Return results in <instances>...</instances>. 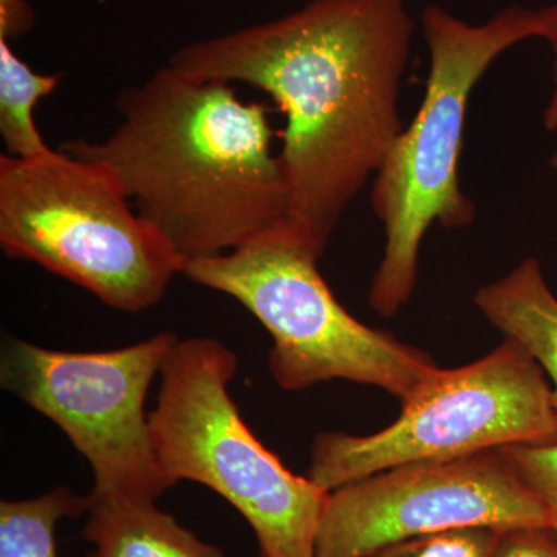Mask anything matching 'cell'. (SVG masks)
Instances as JSON below:
<instances>
[{
    "label": "cell",
    "mask_w": 557,
    "mask_h": 557,
    "mask_svg": "<svg viewBox=\"0 0 557 557\" xmlns=\"http://www.w3.org/2000/svg\"><path fill=\"white\" fill-rule=\"evenodd\" d=\"M498 450L528 490L544 504L549 525L557 530V438L520 443Z\"/></svg>",
    "instance_id": "15"
},
{
    "label": "cell",
    "mask_w": 557,
    "mask_h": 557,
    "mask_svg": "<svg viewBox=\"0 0 557 557\" xmlns=\"http://www.w3.org/2000/svg\"><path fill=\"white\" fill-rule=\"evenodd\" d=\"M483 317L525 348L552 386L557 416V296L548 287L536 258H527L504 277L483 285L475 295Z\"/></svg>",
    "instance_id": "10"
},
{
    "label": "cell",
    "mask_w": 557,
    "mask_h": 557,
    "mask_svg": "<svg viewBox=\"0 0 557 557\" xmlns=\"http://www.w3.org/2000/svg\"><path fill=\"white\" fill-rule=\"evenodd\" d=\"M552 166L553 168H556L557 170V150L555 153H553V157H552Z\"/></svg>",
    "instance_id": "19"
},
{
    "label": "cell",
    "mask_w": 557,
    "mask_h": 557,
    "mask_svg": "<svg viewBox=\"0 0 557 557\" xmlns=\"http://www.w3.org/2000/svg\"><path fill=\"white\" fill-rule=\"evenodd\" d=\"M493 557H557V530L552 525L498 530Z\"/></svg>",
    "instance_id": "16"
},
{
    "label": "cell",
    "mask_w": 557,
    "mask_h": 557,
    "mask_svg": "<svg viewBox=\"0 0 557 557\" xmlns=\"http://www.w3.org/2000/svg\"><path fill=\"white\" fill-rule=\"evenodd\" d=\"M177 336L171 332L104 351L53 350L13 341L2 387L64 432L89 461L90 496L157 500L174 486L161 468L145 403Z\"/></svg>",
    "instance_id": "8"
},
{
    "label": "cell",
    "mask_w": 557,
    "mask_h": 557,
    "mask_svg": "<svg viewBox=\"0 0 557 557\" xmlns=\"http://www.w3.org/2000/svg\"><path fill=\"white\" fill-rule=\"evenodd\" d=\"M0 247L131 313L159 304L186 267L106 164L64 149L0 157Z\"/></svg>",
    "instance_id": "5"
},
{
    "label": "cell",
    "mask_w": 557,
    "mask_h": 557,
    "mask_svg": "<svg viewBox=\"0 0 557 557\" xmlns=\"http://www.w3.org/2000/svg\"><path fill=\"white\" fill-rule=\"evenodd\" d=\"M83 537L90 557H226L188 528L180 525L156 500L95 497L89 494Z\"/></svg>",
    "instance_id": "11"
},
{
    "label": "cell",
    "mask_w": 557,
    "mask_h": 557,
    "mask_svg": "<svg viewBox=\"0 0 557 557\" xmlns=\"http://www.w3.org/2000/svg\"><path fill=\"white\" fill-rule=\"evenodd\" d=\"M421 32L429 51L423 101L388 149L370 190L386 244L369 304L383 317H394L412 298L428 230L434 223L453 230L474 222L478 208L458 180L469 98L502 54L523 40L541 39V22L537 10L511 5L483 24H469L429 3Z\"/></svg>",
    "instance_id": "3"
},
{
    "label": "cell",
    "mask_w": 557,
    "mask_h": 557,
    "mask_svg": "<svg viewBox=\"0 0 557 557\" xmlns=\"http://www.w3.org/2000/svg\"><path fill=\"white\" fill-rule=\"evenodd\" d=\"M237 357L214 338L178 339L149 413L153 448L171 482L200 483L244 516L260 557H317L330 491L293 474L259 442L230 394Z\"/></svg>",
    "instance_id": "6"
},
{
    "label": "cell",
    "mask_w": 557,
    "mask_h": 557,
    "mask_svg": "<svg viewBox=\"0 0 557 557\" xmlns=\"http://www.w3.org/2000/svg\"><path fill=\"white\" fill-rule=\"evenodd\" d=\"M35 11L27 0H0V39L22 38L35 27Z\"/></svg>",
    "instance_id": "18"
},
{
    "label": "cell",
    "mask_w": 557,
    "mask_h": 557,
    "mask_svg": "<svg viewBox=\"0 0 557 557\" xmlns=\"http://www.w3.org/2000/svg\"><path fill=\"white\" fill-rule=\"evenodd\" d=\"M413 33L409 0H310L277 20L190 42L168 64L276 102L287 123L277 135L288 218L327 247L405 129L399 95Z\"/></svg>",
    "instance_id": "1"
},
{
    "label": "cell",
    "mask_w": 557,
    "mask_h": 557,
    "mask_svg": "<svg viewBox=\"0 0 557 557\" xmlns=\"http://www.w3.org/2000/svg\"><path fill=\"white\" fill-rule=\"evenodd\" d=\"M64 73H38L0 39V135L7 156L33 159L51 148L38 127L35 109L42 98L60 87Z\"/></svg>",
    "instance_id": "12"
},
{
    "label": "cell",
    "mask_w": 557,
    "mask_h": 557,
    "mask_svg": "<svg viewBox=\"0 0 557 557\" xmlns=\"http://www.w3.org/2000/svg\"><path fill=\"white\" fill-rule=\"evenodd\" d=\"M89 509V496L60 486L42 496L0 504V557H60L57 527Z\"/></svg>",
    "instance_id": "13"
},
{
    "label": "cell",
    "mask_w": 557,
    "mask_h": 557,
    "mask_svg": "<svg viewBox=\"0 0 557 557\" xmlns=\"http://www.w3.org/2000/svg\"><path fill=\"white\" fill-rule=\"evenodd\" d=\"M539 22H541V39L548 44L553 54V87L547 106L544 109L545 129H557V0L537 10Z\"/></svg>",
    "instance_id": "17"
},
{
    "label": "cell",
    "mask_w": 557,
    "mask_h": 557,
    "mask_svg": "<svg viewBox=\"0 0 557 557\" xmlns=\"http://www.w3.org/2000/svg\"><path fill=\"white\" fill-rule=\"evenodd\" d=\"M536 525H549L544 504L500 450H487L401 465L332 491L317 557H370L397 542L454 528Z\"/></svg>",
    "instance_id": "9"
},
{
    "label": "cell",
    "mask_w": 557,
    "mask_h": 557,
    "mask_svg": "<svg viewBox=\"0 0 557 557\" xmlns=\"http://www.w3.org/2000/svg\"><path fill=\"white\" fill-rule=\"evenodd\" d=\"M325 248L287 218L233 251L190 260L183 274L236 299L269 330L270 372L285 391L346 380L409 401L440 369L341 306L319 271Z\"/></svg>",
    "instance_id": "4"
},
{
    "label": "cell",
    "mask_w": 557,
    "mask_h": 557,
    "mask_svg": "<svg viewBox=\"0 0 557 557\" xmlns=\"http://www.w3.org/2000/svg\"><path fill=\"white\" fill-rule=\"evenodd\" d=\"M104 141L61 149L106 164L138 214L186 260L239 248L288 218V190L270 109L234 84L166 64L121 91Z\"/></svg>",
    "instance_id": "2"
},
{
    "label": "cell",
    "mask_w": 557,
    "mask_h": 557,
    "mask_svg": "<svg viewBox=\"0 0 557 557\" xmlns=\"http://www.w3.org/2000/svg\"><path fill=\"white\" fill-rule=\"evenodd\" d=\"M498 530L468 527L397 542L370 557H493Z\"/></svg>",
    "instance_id": "14"
},
{
    "label": "cell",
    "mask_w": 557,
    "mask_h": 557,
    "mask_svg": "<svg viewBox=\"0 0 557 557\" xmlns=\"http://www.w3.org/2000/svg\"><path fill=\"white\" fill-rule=\"evenodd\" d=\"M401 406V416L375 434H319L307 478L332 493L401 465L557 438L547 375L511 338L463 368L440 369Z\"/></svg>",
    "instance_id": "7"
}]
</instances>
